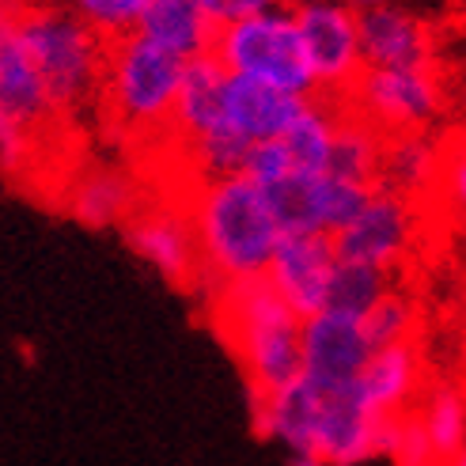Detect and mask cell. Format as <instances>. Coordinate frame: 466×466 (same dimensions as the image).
I'll list each match as a JSON object with an SVG mask.
<instances>
[{"label": "cell", "instance_id": "cell-31", "mask_svg": "<svg viewBox=\"0 0 466 466\" xmlns=\"http://www.w3.org/2000/svg\"><path fill=\"white\" fill-rule=\"evenodd\" d=\"M289 466H326L315 451H296V455H289Z\"/></svg>", "mask_w": 466, "mask_h": 466}, {"label": "cell", "instance_id": "cell-25", "mask_svg": "<svg viewBox=\"0 0 466 466\" xmlns=\"http://www.w3.org/2000/svg\"><path fill=\"white\" fill-rule=\"evenodd\" d=\"M417 311L413 296L402 292V289H387L376 304H371L364 315H360V326H364V338L371 349H383V345H399V341H413L417 334Z\"/></svg>", "mask_w": 466, "mask_h": 466}, {"label": "cell", "instance_id": "cell-15", "mask_svg": "<svg viewBox=\"0 0 466 466\" xmlns=\"http://www.w3.org/2000/svg\"><path fill=\"white\" fill-rule=\"evenodd\" d=\"M364 68H417L432 65V31L425 19L390 0L383 8L360 12Z\"/></svg>", "mask_w": 466, "mask_h": 466}, {"label": "cell", "instance_id": "cell-22", "mask_svg": "<svg viewBox=\"0 0 466 466\" xmlns=\"http://www.w3.org/2000/svg\"><path fill=\"white\" fill-rule=\"evenodd\" d=\"M383 141L387 133H380L371 122H364L360 114H353L341 103L338 129H334V148H330V175L376 186L380 182V163H383Z\"/></svg>", "mask_w": 466, "mask_h": 466}, {"label": "cell", "instance_id": "cell-4", "mask_svg": "<svg viewBox=\"0 0 466 466\" xmlns=\"http://www.w3.org/2000/svg\"><path fill=\"white\" fill-rule=\"evenodd\" d=\"M186 73V57H178L156 38L133 31L106 42V65L99 99L114 126L137 133L171 129V114L178 103V87Z\"/></svg>", "mask_w": 466, "mask_h": 466}, {"label": "cell", "instance_id": "cell-1", "mask_svg": "<svg viewBox=\"0 0 466 466\" xmlns=\"http://www.w3.org/2000/svg\"><path fill=\"white\" fill-rule=\"evenodd\" d=\"M182 208L194 224L208 292L220 285L250 281V277H266L285 228L277 220L266 190L250 175L236 171L198 178L190 201Z\"/></svg>", "mask_w": 466, "mask_h": 466}, {"label": "cell", "instance_id": "cell-8", "mask_svg": "<svg viewBox=\"0 0 466 466\" xmlns=\"http://www.w3.org/2000/svg\"><path fill=\"white\" fill-rule=\"evenodd\" d=\"M417 228H421V217H417L413 198L394 194L387 186H371L360 213L341 231H334V250L338 258L368 262L394 273L413 254Z\"/></svg>", "mask_w": 466, "mask_h": 466}, {"label": "cell", "instance_id": "cell-29", "mask_svg": "<svg viewBox=\"0 0 466 466\" xmlns=\"http://www.w3.org/2000/svg\"><path fill=\"white\" fill-rule=\"evenodd\" d=\"M198 5H201L205 19L220 31V27H228V23H239V19L254 15V12H262L269 0H198Z\"/></svg>", "mask_w": 466, "mask_h": 466}, {"label": "cell", "instance_id": "cell-17", "mask_svg": "<svg viewBox=\"0 0 466 466\" xmlns=\"http://www.w3.org/2000/svg\"><path fill=\"white\" fill-rule=\"evenodd\" d=\"M421 380H425L421 349H417V341H399L371 349L368 364L357 376V390L380 417H394V413H410L413 402L421 399Z\"/></svg>", "mask_w": 466, "mask_h": 466}, {"label": "cell", "instance_id": "cell-27", "mask_svg": "<svg viewBox=\"0 0 466 466\" xmlns=\"http://www.w3.org/2000/svg\"><path fill=\"white\" fill-rule=\"evenodd\" d=\"M31 156H35L31 129L0 106V167H5L8 175H19L31 163Z\"/></svg>", "mask_w": 466, "mask_h": 466}, {"label": "cell", "instance_id": "cell-10", "mask_svg": "<svg viewBox=\"0 0 466 466\" xmlns=\"http://www.w3.org/2000/svg\"><path fill=\"white\" fill-rule=\"evenodd\" d=\"M126 247L141 258L152 273H159L175 289H198L205 285V266L194 224L178 205H141L122 224Z\"/></svg>", "mask_w": 466, "mask_h": 466}, {"label": "cell", "instance_id": "cell-3", "mask_svg": "<svg viewBox=\"0 0 466 466\" xmlns=\"http://www.w3.org/2000/svg\"><path fill=\"white\" fill-rule=\"evenodd\" d=\"M15 31L27 46L38 76L54 99L57 118L84 110L99 99L103 65H106V38L96 35L73 12V5L57 0H19L15 5Z\"/></svg>", "mask_w": 466, "mask_h": 466}, {"label": "cell", "instance_id": "cell-32", "mask_svg": "<svg viewBox=\"0 0 466 466\" xmlns=\"http://www.w3.org/2000/svg\"><path fill=\"white\" fill-rule=\"evenodd\" d=\"M440 466H466V444H462V448H459L451 459H444V462H440Z\"/></svg>", "mask_w": 466, "mask_h": 466}, {"label": "cell", "instance_id": "cell-16", "mask_svg": "<svg viewBox=\"0 0 466 466\" xmlns=\"http://www.w3.org/2000/svg\"><path fill=\"white\" fill-rule=\"evenodd\" d=\"M15 5L0 12V106H5L12 118H19L31 133L50 126L57 118L54 99L46 91L38 68L23 46L19 31H15Z\"/></svg>", "mask_w": 466, "mask_h": 466}, {"label": "cell", "instance_id": "cell-30", "mask_svg": "<svg viewBox=\"0 0 466 466\" xmlns=\"http://www.w3.org/2000/svg\"><path fill=\"white\" fill-rule=\"evenodd\" d=\"M341 5H345V8H353V12L360 15V12H371V8H383V5H390V0H341Z\"/></svg>", "mask_w": 466, "mask_h": 466}, {"label": "cell", "instance_id": "cell-24", "mask_svg": "<svg viewBox=\"0 0 466 466\" xmlns=\"http://www.w3.org/2000/svg\"><path fill=\"white\" fill-rule=\"evenodd\" d=\"M390 289V273L368 262H349L338 258L330 273V289H326V308L322 311H341V315H364L376 299Z\"/></svg>", "mask_w": 466, "mask_h": 466}, {"label": "cell", "instance_id": "cell-34", "mask_svg": "<svg viewBox=\"0 0 466 466\" xmlns=\"http://www.w3.org/2000/svg\"><path fill=\"white\" fill-rule=\"evenodd\" d=\"M12 5H19V0H0V12H5V8H12Z\"/></svg>", "mask_w": 466, "mask_h": 466}, {"label": "cell", "instance_id": "cell-20", "mask_svg": "<svg viewBox=\"0 0 466 466\" xmlns=\"http://www.w3.org/2000/svg\"><path fill=\"white\" fill-rule=\"evenodd\" d=\"M440 145L425 129H410V133H390L383 141V163H380V182L387 190L421 201L425 194L436 190L440 178Z\"/></svg>", "mask_w": 466, "mask_h": 466}, {"label": "cell", "instance_id": "cell-11", "mask_svg": "<svg viewBox=\"0 0 466 466\" xmlns=\"http://www.w3.org/2000/svg\"><path fill=\"white\" fill-rule=\"evenodd\" d=\"M262 190L285 231H326V236H334L360 213L371 186L338 178L330 171L322 175L289 171L285 178L262 186Z\"/></svg>", "mask_w": 466, "mask_h": 466}, {"label": "cell", "instance_id": "cell-9", "mask_svg": "<svg viewBox=\"0 0 466 466\" xmlns=\"http://www.w3.org/2000/svg\"><path fill=\"white\" fill-rule=\"evenodd\" d=\"M387 421L390 417H380L360 399L357 383L319 387L311 451L326 466H360L368 459H380L383 455V440H387Z\"/></svg>", "mask_w": 466, "mask_h": 466}, {"label": "cell", "instance_id": "cell-13", "mask_svg": "<svg viewBox=\"0 0 466 466\" xmlns=\"http://www.w3.org/2000/svg\"><path fill=\"white\" fill-rule=\"evenodd\" d=\"M299 345H304V371L299 376L319 387H345L357 383L360 368L371 357L364 326L357 315L341 311H315L299 326Z\"/></svg>", "mask_w": 466, "mask_h": 466}, {"label": "cell", "instance_id": "cell-7", "mask_svg": "<svg viewBox=\"0 0 466 466\" xmlns=\"http://www.w3.org/2000/svg\"><path fill=\"white\" fill-rule=\"evenodd\" d=\"M311 76L322 99H345L364 73L360 15L341 0H304L292 8Z\"/></svg>", "mask_w": 466, "mask_h": 466}, {"label": "cell", "instance_id": "cell-12", "mask_svg": "<svg viewBox=\"0 0 466 466\" xmlns=\"http://www.w3.org/2000/svg\"><path fill=\"white\" fill-rule=\"evenodd\" d=\"M334 266V236H326V231H285L269 258L266 281L299 319H308L326 308V289H330Z\"/></svg>", "mask_w": 466, "mask_h": 466}, {"label": "cell", "instance_id": "cell-23", "mask_svg": "<svg viewBox=\"0 0 466 466\" xmlns=\"http://www.w3.org/2000/svg\"><path fill=\"white\" fill-rule=\"evenodd\" d=\"M413 413L421 421V432L440 462L451 459L466 444V394L459 387L451 383L432 387L429 394H421V406Z\"/></svg>", "mask_w": 466, "mask_h": 466}, {"label": "cell", "instance_id": "cell-5", "mask_svg": "<svg viewBox=\"0 0 466 466\" xmlns=\"http://www.w3.org/2000/svg\"><path fill=\"white\" fill-rule=\"evenodd\" d=\"M213 54L224 73L262 80L289 96L315 99L319 87L311 76V65L304 54V38H299L292 8L266 5L239 23H228L213 35Z\"/></svg>", "mask_w": 466, "mask_h": 466}, {"label": "cell", "instance_id": "cell-19", "mask_svg": "<svg viewBox=\"0 0 466 466\" xmlns=\"http://www.w3.org/2000/svg\"><path fill=\"white\" fill-rule=\"evenodd\" d=\"M224 80L228 73L213 54H201L186 61L178 103L171 114V133L178 137V145H190L198 137L213 133L220 126V103H224Z\"/></svg>", "mask_w": 466, "mask_h": 466}, {"label": "cell", "instance_id": "cell-18", "mask_svg": "<svg viewBox=\"0 0 466 466\" xmlns=\"http://www.w3.org/2000/svg\"><path fill=\"white\" fill-rule=\"evenodd\" d=\"M141 205L145 201L137 182L118 167H87L65 190V213L80 228H96V231L122 228Z\"/></svg>", "mask_w": 466, "mask_h": 466}, {"label": "cell", "instance_id": "cell-26", "mask_svg": "<svg viewBox=\"0 0 466 466\" xmlns=\"http://www.w3.org/2000/svg\"><path fill=\"white\" fill-rule=\"evenodd\" d=\"M73 12L87 23L96 35H103L106 42L133 35L141 27V15L148 8V0H68Z\"/></svg>", "mask_w": 466, "mask_h": 466}, {"label": "cell", "instance_id": "cell-6", "mask_svg": "<svg viewBox=\"0 0 466 466\" xmlns=\"http://www.w3.org/2000/svg\"><path fill=\"white\" fill-rule=\"evenodd\" d=\"M341 103L390 137V133L429 129L440 118V110H444V84H440L432 65L364 68Z\"/></svg>", "mask_w": 466, "mask_h": 466}, {"label": "cell", "instance_id": "cell-14", "mask_svg": "<svg viewBox=\"0 0 466 466\" xmlns=\"http://www.w3.org/2000/svg\"><path fill=\"white\" fill-rule=\"evenodd\" d=\"M304 106H308L304 96H289V91H277L262 80L228 73L224 103H220V126H228L236 137H243L247 145H258V141L281 137Z\"/></svg>", "mask_w": 466, "mask_h": 466}, {"label": "cell", "instance_id": "cell-28", "mask_svg": "<svg viewBox=\"0 0 466 466\" xmlns=\"http://www.w3.org/2000/svg\"><path fill=\"white\" fill-rule=\"evenodd\" d=\"M436 190L451 205V213L459 220H466V141L448 148L444 159H440V178H436Z\"/></svg>", "mask_w": 466, "mask_h": 466}, {"label": "cell", "instance_id": "cell-21", "mask_svg": "<svg viewBox=\"0 0 466 466\" xmlns=\"http://www.w3.org/2000/svg\"><path fill=\"white\" fill-rule=\"evenodd\" d=\"M137 31L156 38L159 46H167L186 61L213 50V35H217L198 0H148Z\"/></svg>", "mask_w": 466, "mask_h": 466}, {"label": "cell", "instance_id": "cell-33", "mask_svg": "<svg viewBox=\"0 0 466 466\" xmlns=\"http://www.w3.org/2000/svg\"><path fill=\"white\" fill-rule=\"evenodd\" d=\"M269 5H277V8H296V5H304V0H269Z\"/></svg>", "mask_w": 466, "mask_h": 466}, {"label": "cell", "instance_id": "cell-2", "mask_svg": "<svg viewBox=\"0 0 466 466\" xmlns=\"http://www.w3.org/2000/svg\"><path fill=\"white\" fill-rule=\"evenodd\" d=\"M217 330L239 360L250 394H269L299 380L304 371V345H299V319L266 277L213 289Z\"/></svg>", "mask_w": 466, "mask_h": 466}]
</instances>
